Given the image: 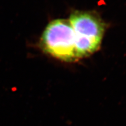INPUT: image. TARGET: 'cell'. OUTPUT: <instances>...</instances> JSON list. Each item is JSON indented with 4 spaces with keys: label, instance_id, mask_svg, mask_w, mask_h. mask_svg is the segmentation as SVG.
<instances>
[{
    "label": "cell",
    "instance_id": "1",
    "mask_svg": "<svg viewBox=\"0 0 126 126\" xmlns=\"http://www.w3.org/2000/svg\"><path fill=\"white\" fill-rule=\"evenodd\" d=\"M70 22L75 37L77 59L93 54L102 43L105 24L97 14L92 11H75Z\"/></svg>",
    "mask_w": 126,
    "mask_h": 126
},
{
    "label": "cell",
    "instance_id": "2",
    "mask_svg": "<svg viewBox=\"0 0 126 126\" xmlns=\"http://www.w3.org/2000/svg\"><path fill=\"white\" fill-rule=\"evenodd\" d=\"M40 45L46 53L62 61L77 59L74 33L69 20L60 19L51 22L43 32Z\"/></svg>",
    "mask_w": 126,
    "mask_h": 126
}]
</instances>
